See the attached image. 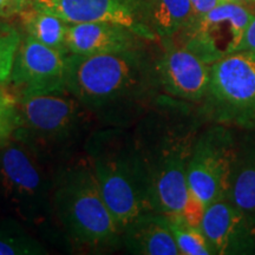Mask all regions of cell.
Segmentation results:
<instances>
[{
	"mask_svg": "<svg viewBox=\"0 0 255 255\" xmlns=\"http://www.w3.org/2000/svg\"><path fill=\"white\" fill-rule=\"evenodd\" d=\"M66 89L101 122L124 128L141 119L158 90L154 62L133 49L68 56Z\"/></svg>",
	"mask_w": 255,
	"mask_h": 255,
	"instance_id": "cell-1",
	"label": "cell"
},
{
	"mask_svg": "<svg viewBox=\"0 0 255 255\" xmlns=\"http://www.w3.org/2000/svg\"><path fill=\"white\" fill-rule=\"evenodd\" d=\"M151 113L133 132L150 186L152 209L164 215L182 214L188 197L187 170L197 136L193 121Z\"/></svg>",
	"mask_w": 255,
	"mask_h": 255,
	"instance_id": "cell-2",
	"label": "cell"
},
{
	"mask_svg": "<svg viewBox=\"0 0 255 255\" xmlns=\"http://www.w3.org/2000/svg\"><path fill=\"white\" fill-rule=\"evenodd\" d=\"M84 151L120 233L135 219L155 212L133 133L119 127L96 130L84 143Z\"/></svg>",
	"mask_w": 255,
	"mask_h": 255,
	"instance_id": "cell-3",
	"label": "cell"
},
{
	"mask_svg": "<svg viewBox=\"0 0 255 255\" xmlns=\"http://www.w3.org/2000/svg\"><path fill=\"white\" fill-rule=\"evenodd\" d=\"M52 212L76 246L103 250L121 242L120 229L85 157L57 168Z\"/></svg>",
	"mask_w": 255,
	"mask_h": 255,
	"instance_id": "cell-4",
	"label": "cell"
},
{
	"mask_svg": "<svg viewBox=\"0 0 255 255\" xmlns=\"http://www.w3.org/2000/svg\"><path fill=\"white\" fill-rule=\"evenodd\" d=\"M19 122L13 137L49 163L64 161L91 135L96 117L68 90L18 96Z\"/></svg>",
	"mask_w": 255,
	"mask_h": 255,
	"instance_id": "cell-5",
	"label": "cell"
},
{
	"mask_svg": "<svg viewBox=\"0 0 255 255\" xmlns=\"http://www.w3.org/2000/svg\"><path fill=\"white\" fill-rule=\"evenodd\" d=\"M52 165L18 138L8 139L0 151V183L23 220L43 225L52 212L55 173Z\"/></svg>",
	"mask_w": 255,
	"mask_h": 255,
	"instance_id": "cell-6",
	"label": "cell"
},
{
	"mask_svg": "<svg viewBox=\"0 0 255 255\" xmlns=\"http://www.w3.org/2000/svg\"><path fill=\"white\" fill-rule=\"evenodd\" d=\"M214 123L255 131V50H239L210 65L203 98Z\"/></svg>",
	"mask_w": 255,
	"mask_h": 255,
	"instance_id": "cell-7",
	"label": "cell"
},
{
	"mask_svg": "<svg viewBox=\"0 0 255 255\" xmlns=\"http://www.w3.org/2000/svg\"><path fill=\"white\" fill-rule=\"evenodd\" d=\"M237 137L232 127L219 123L197 133L187 178L189 191L205 207L227 196Z\"/></svg>",
	"mask_w": 255,
	"mask_h": 255,
	"instance_id": "cell-8",
	"label": "cell"
},
{
	"mask_svg": "<svg viewBox=\"0 0 255 255\" xmlns=\"http://www.w3.org/2000/svg\"><path fill=\"white\" fill-rule=\"evenodd\" d=\"M255 2L227 1L194 19L181 32V44L212 65L238 51L245 31L254 18Z\"/></svg>",
	"mask_w": 255,
	"mask_h": 255,
	"instance_id": "cell-9",
	"label": "cell"
},
{
	"mask_svg": "<svg viewBox=\"0 0 255 255\" xmlns=\"http://www.w3.org/2000/svg\"><path fill=\"white\" fill-rule=\"evenodd\" d=\"M69 55L40 43L30 34L21 38L9 77L17 96L68 90Z\"/></svg>",
	"mask_w": 255,
	"mask_h": 255,
	"instance_id": "cell-10",
	"label": "cell"
},
{
	"mask_svg": "<svg viewBox=\"0 0 255 255\" xmlns=\"http://www.w3.org/2000/svg\"><path fill=\"white\" fill-rule=\"evenodd\" d=\"M32 6L68 24L107 21L130 28L144 40L156 39L146 26L148 0H33Z\"/></svg>",
	"mask_w": 255,
	"mask_h": 255,
	"instance_id": "cell-11",
	"label": "cell"
},
{
	"mask_svg": "<svg viewBox=\"0 0 255 255\" xmlns=\"http://www.w3.org/2000/svg\"><path fill=\"white\" fill-rule=\"evenodd\" d=\"M158 90L183 102L203 101L208 90L210 64L186 46L167 45L154 60Z\"/></svg>",
	"mask_w": 255,
	"mask_h": 255,
	"instance_id": "cell-12",
	"label": "cell"
},
{
	"mask_svg": "<svg viewBox=\"0 0 255 255\" xmlns=\"http://www.w3.org/2000/svg\"><path fill=\"white\" fill-rule=\"evenodd\" d=\"M200 229L213 254L255 253V228L226 197L206 207Z\"/></svg>",
	"mask_w": 255,
	"mask_h": 255,
	"instance_id": "cell-13",
	"label": "cell"
},
{
	"mask_svg": "<svg viewBox=\"0 0 255 255\" xmlns=\"http://www.w3.org/2000/svg\"><path fill=\"white\" fill-rule=\"evenodd\" d=\"M143 39L122 25L107 21L69 24L66 47L73 55L92 56L138 49Z\"/></svg>",
	"mask_w": 255,
	"mask_h": 255,
	"instance_id": "cell-14",
	"label": "cell"
},
{
	"mask_svg": "<svg viewBox=\"0 0 255 255\" xmlns=\"http://www.w3.org/2000/svg\"><path fill=\"white\" fill-rule=\"evenodd\" d=\"M255 228V131L245 130L237 137L229 174L227 196Z\"/></svg>",
	"mask_w": 255,
	"mask_h": 255,
	"instance_id": "cell-15",
	"label": "cell"
},
{
	"mask_svg": "<svg viewBox=\"0 0 255 255\" xmlns=\"http://www.w3.org/2000/svg\"><path fill=\"white\" fill-rule=\"evenodd\" d=\"M121 242L131 254L178 255L167 215L157 212L145 213L121 232Z\"/></svg>",
	"mask_w": 255,
	"mask_h": 255,
	"instance_id": "cell-16",
	"label": "cell"
},
{
	"mask_svg": "<svg viewBox=\"0 0 255 255\" xmlns=\"http://www.w3.org/2000/svg\"><path fill=\"white\" fill-rule=\"evenodd\" d=\"M193 18L190 0H148L146 26L156 39H173Z\"/></svg>",
	"mask_w": 255,
	"mask_h": 255,
	"instance_id": "cell-17",
	"label": "cell"
},
{
	"mask_svg": "<svg viewBox=\"0 0 255 255\" xmlns=\"http://www.w3.org/2000/svg\"><path fill=\"white\" fill-rule=\"evenodd\" d=\"M20 13L27 34L47 46L69 55L70 52L66 47L69 24L66 21L32 5L30 8H24Z\"/></svg>",
	"mask_w": 255,
	"mask_h": 255,
	"instance_id": "cell-18",
	"label": "cell"
},
{
	"mask_svg": "<svg viewBox=\"0 0 255 255\" xmlns=\"http://www.w3.org/2000/svg\"><path fill=\"white\" fill-rule=\"evenodd\" d=\"M169 226L173 233L180 254L182 255H210L213 254L205 235L200 228L194 227L182 214L167 215Z\"/></svg>",
	"mask_w": 255,
	"mask_h": 255,
	"instance_id": "cell-19",
	"label": "cell"
},
{
	"mask_svg": "<svg viewBox=\"0 0 255 255\" xmlns=\"http://www.w3.org/2000/svg\"><path fill=\"white\" fill-rule=\"evenodd\" d=\"M44 245L17 225L0 227V255H44Z\"/></svg>",
	"mask_w": 255,
	"mask_h": 255,
	"instance_id": "cell-20",
	"label": "cell"
},
{
	"mask_svg": "<svg viewBox=\"0 0 255 255\" xmlns=\"http://www.w3.org/2000/svg\"><path fill=\"white\" fill-rule=\"evenodd\" d=\"M20 41L17 28L0 19V85L9 81Z\"/></svg>",
	"mask_w": 255,
	"mask_h": 255,
	"instance_id": "cell-21",
	"label": "cell"
},
{
	"mask_svg": "<svg viewBox=\"0 0 255 255\" xmlns=\"http://www.w3.org/2000/svg\"><path fill=\"white\" fill-rule=\"evenodd\" d=\"M1 87L0 85V139L8 141L13 137L20 122L18 96L14 91L6 90Z\"/></svg>",
	"mask_w": 255,
	"mask_h": 255,
	"instance_id": "cell-22",
	"label": "cell"
},
{
	"mask_svg": "<svg viewBox=\"0 0 255 255\" xmlns=\"http://www.w3.org/2000/svg\"><path fill=\"white\" fill-rule=\"evenodd\" d=\"M221 2V0H190L194 15L193 20L208 13L209 11H212L213 8H215Z\"/></svg>",
	"mask_w": 255,
	"mask_h": 255,
	"instance_id": "cell-23",
	"label": "cell"
},
{
	"mask_svg": "<svg viewBox=\"0 0 255 255\" xmlns=\"http://www.w3.org/2000/svg\"><path fill=\"white\" fill-rule=\"evenodd\" d=\"M239 50H255V15L245 31Z\"/></svg>",
	"mask_w": 255,
	"mask_h": 255,
	"instance_id": "cell-24",
	"label": "cell"
},
{
	"mask_svg": "<svg viewBox=\"0 0 255 255\" xmlns=\"http://www.w3.org/2000/svg\"><path fill=\"white\" fill-rule=\"evenodd\" d=\"M12 13H15L12 2L9 0H0V15L5 17Z\"/></svg>",
	"mask_w": 255,
	"mask_h": 255,
	"instance_id": "cell-25",
	"label": "cell"
},
{
	"mask_svg": "<svg viewBox=\"0 0 255 255\" xmlns=\"http://www.w3.org/2000/svg\"><path fill=\"white\" fill-rule=\"evenodd\" d=\"M222 2H227V1H247V2H255V0H221Z\"/></svg>",
	"mask_w": 255,
	"mask_h": 255,
	"instance_id": "cell-26",
	"label": "cell"
},
{
	"mask_svg": "<svg viewBox=\"0 0 255 255\" xmlns=\"http://www.w3.org/2000/svg\"><path fill=\"white\" fill-rule=\"evenodd\" d=\"M6 142H7V141H4V139H0V148H1V146L4 145Z\"/></svg>",
	"mask_w": 255,
	"mask_h": 255,
	"instance_id": "cell-27",
	"label": "cell"
},
{
	"mask_svg": "<svg viewBox=\"0 0 255 255\" xmlns=\"http://www.w3.org/2000/svg\"><path fill=\"white\" fill-rule=\"evenodd\" d=\"M32 1H33V0H32Z\"/></svg>",
	"mask_w": 255,
	"mask_h": 255,
	"instance_id": "cell-28",
	"label": "cell"
}]
</instances>
